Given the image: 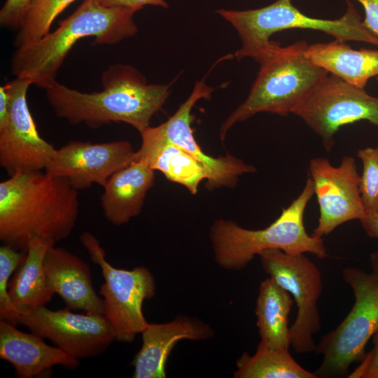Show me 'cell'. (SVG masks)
<instances>
[{
    "label": "cell",
    "mask_w": 378,
    "mask_h": 378,
    "mask_svg": "<svg viewBox=\"0 0 378 378\" xmlns=\"http://www.w3.org/2000/svg\"><path fill=\"white\" fill-rule=\"evenodd\" d=\"M258 256L264 271L296 303L297 316L289 329L291 347L298 354L315 351L313 335L321 326L318 308L322 291L319 269L304 253L293 255L271 248L262 251Z\"/></svg>",
    "instance_id": "9"
},
{
    "label": "cell",
    "mask_w": 378,
    "mask_h": 378,
    "mask_svg": "<svg viewBox=\"0 0 378 378\" xmlns=\"http://www.w3.org/2000/svg\"><path fill=\"white\" fill-rule=\"evenodd\" d=\"M305 55L328 74L356 88H365L369 79L378 76V50H354L335 39L308 45Z\"/></svg>",
    "instance_id": "21"
},
{
    "label": "cell",
    "mask_w": 378,
    "mask_h": 378,
    "mask_svg": "<svg viewBox=\"0 0 378 378\" xmlns=\"http://www.w3.org/2000/svg\"><path fill=\"white\" fill-rule=\"evenodd\" d=\"M34 0H6L0 10L3 27L19 28L22 18Z\"/></svg>",
    "instance_id": "28"
},
{
    "label": "cell",
    "mask_w": 378,
    "mask_h": 378,
    "mask_svg": "<svg viewBox=\"0 0 378 378\" xmlns=\"http://www.w3.org/2000/svg\"><path fill=\"white\" fill-rule=\"evenodd\" d=\"M134 153L125 140L96 144L70 141L57 149L44 171L66 179L78 191L93 184L103 187L113 174L133 161Z\"/></svg>",
    "instance_id": "14"
},
{
    "label": "cell",
    "mask_w": 378,
    "mask_h": 378,
    "mask_svg": "<svg viewBox=\"0 0 378 378\" xmlns=\"http://www.w3.org/2000/svg\"><path fill=\"white\" fill-rule=\"evenodd\" d=\"M136 12L124 7H104L96 0H84L59 27L33 43L16 48L11 58L15 78L27 79L46 89L56 76L69 50L80 39L94 37V43L115 44L134 36L138 28Z\"/></svg>",
    "instance_id": "3"
},
{
    "label": "cell",
    "mask_w": 378,
    "mask_h": 378,
    "mask_svg": "<svg viewBox=\"0 0 378 378\" xmlns=\"http://www.w3.org/2000/svg\"><path fill=\"white\" fill-rule=\"evenodd\" d=\"M293 300L271 277L260 282L255 314L260 342L276 349H289L288 316Z\"/></svg>",
    "instance_id": "23"
},
{
    "label": "cell",
    "mask_w": 378,
    "mask_h": 378,
    "mask_svg": "<svg viewBox=\"0 0 378 378\" xmlns=\"http://www.w3.org/2000/svg\"><path fill=\"white\" fill-rule=\"evenodd\" d=\"M344 15L334 20L309 17L293 4V0H276L258 8L230 10L219 8L217 15L237 31L241 46L234 54L238 59L251 57L259 62L277 42L272 34L289 29L322 31L340 41H357L378 46V37L363 24L355 6L346 0Z\"/></svg>",
    "instance_id": "6"
},
{
    "label": "cell",
    "mask_w": 378,
    "mask_h": 378,
    "mask_svg": "<svg viewBox=\"0 0 378 378\" xmlns=\"http://www.w3.org/2000/svg\"><path fill=\"white\" fill-rule=\"evenodd\" d=\"M18 323L78 360L98 356L116 340L104 315L76 314L66 307L41 306L21 314Z\"/></svg>",
    "instance_id": "11"
},
{
    "label": "cell",
    "mask_w": 378,
    "mask_h": 378,
    "mask_svg": "<svg viewBox=\"0 0 378 378\" xmlns=\"http://www.w3.org/2000/svg\"><path fill=\"white\" fill-rule=\"evenodd\" d=\"M78 190L44 170L16 174L0 183V240L27 252L41 238L53 244L66 238L78 215Z\"/></svg>",
    "instance_id": "1"
},
{
    "label": "cell",
    "mask_w": 378,
    "mask_h": 378,
    "mask_svg": "<svg viewBox=\"0 0 378 378\" xmlns=\"http://www.w3.org/2000/svg\"><path fill=\"white\" fill-rule=\"evenodd\" d=\"M76 0H34L14 40L16 48L33 43L48 32L55 19Z\"/></svg>",
    "instance_id": "25"
},
{
    "label": "cell",
    "mask_w": 378,
    "mask_h": 378,
    "mask_svg": "<svg viewBox=\"0 0 378 378\" xmlns=\"http://www.w3.org/2000/svg\"><path fill=\"white\" fill-rule=\"evenodd\" d=\"M236 366V378H317L294 360L289 349H271L260 342L255 354L244 352Z\"/></svg>",
    "instance_id": "24"
},
{
    "label": "cell",
    "mask_w": 378,
    "mask_h": 378,
    "mask_svg": "<svg viewBox=\"0 0 378 378\" xmlns=\"http://www.w3.org/2000/svg\"><path fill=\"white\" fill-rule=\"evenodd\" d=\"M360 221L369 237L378 239V210L366 213Z\"/></svg>",
    "instance_id": "32"
},
{
    "label": "cell",
    "mask_w": 378,
    "mask_h": 378,
    "mask_svg": "<svg viewBox=\"0 0 378 378\" xmlns=\"http://www.w3.org/2000/svg\"><path fill=\"white\" fill-rule=\"evenodd\" d=\"M370 261L372 273L378 278V248L370 255Z\"/></svg>",
    "instance_id": "34"
},
{
    "label": "cell",
    "mask_w": 378,
    "mask_h": 378,
    "mask_svg": "<svg viewBox=\"0 0 378 378\" xmlns=\"http://www.w3.org/2000/svg\"><path fill=\"white\" fill-rule=\"evenodd\" d=\"M305 41L283 47L279 43L258 62V76L246 100L224 121L219 134L223 140L236 123L267 112L279 115L293 114L329 74L309 59Z\"/></svg>",
    "instance_id": "5"
},
{
    "label": "cell",
    "mask_w": 378,
    "mask_h": 378,
    "mask_svg": "<svg viewBox=\"0 0 378 378\" xmlns=\"http://www.w3.org/2000/svg\"><path fill=\"white\" fill-rule=\"evenodd\" d=\"M0 358L13 365L18 378L41 377L61 365L76 368L79 360L58 346L46 344L44 338L26 333L9 322L0 319Z\"/></svg>",
    "instance_id": "17"
},
{
    "label": "cell",
    "mask_w": 378,
    "mask_h": 378,
    "mask_svg": "<svg viewBox=\"0 0 378 378\" xmlns=\"http://www.w3.org/2000/svg\"><path fill=\"white\" fill-rule=\"evenodd\" d=\"M154 172L146 160H138L110 177L101 196L102 209L108 222L122 225L141 213L147 192L154 185Z\"/></svg>",
    "instance_id": "19"
},
{
    "label": "cell",
    "mask_w": 378,
    "mask_h": 378,
    "mask_svg": "<svg viewBox=\"0 0 378 378\" xmlns=\"http://www.w3.org/2000/svg\"><path fill=\"white\" fill-rule=\"evenodd\" d=\"M104 7H124L135 12L148 5L160 6L163 8L169 7L165 0H96Z\"/></svg>",
    "instance_id": "30"
},
{
    "label": "cell",
    "mask_w": 378,
    "mask_h": 378,
    "mask_svg": "<svg viewBox=\"0 0 378 378\" xmlns=\"http://www.w3.org/2000/svg\"><path fill=\"white\" fill-rule=\"evenodd\" d=\"M10 112V95L6 85L0 87V130L7 123Z\"/></svg>",
    "instance_id": "33"
},
{
    "label": "cell",
    "mask_w": 378,
    "mask_h": 378,
    "mask_svg": "<svg viewBox=\"0 0 378 378\" xmlns=\"http://www.w3.org/2000/svg\"><path fill=\"white\" fill-rule=\"evenodd\" d=\"M141 145L133 161L146 160L151 169L161 172L169 181L185 186L192 195L206 173L203 166L188 152L169 141L158 126L148 127L141 133Z\"/></svg>",
    "instance_id": "20"
},
{
    "label": "cell",
    "mask_w": 378,
    "mask_h": 378,
    "mask_svg": "<svg viewBox=\"0 0 378 378\" xmlns=\"http://www.w3.org/2000/svg\"><path fill=\"white\" fill-rule=\"evenodd\" d=\"M213 91L214 88L203 80L196 81L188 98L158 127L167 139L182 148L203 166L206 173V189L234 188L241 175L255 173L256 168L231 155L215 158L206 154L197 143L190 125L191 111L195 103L210 98Z\"/></svg>",
    "instance_id": "15"
},
{
    "label": "cell",
    "mask_w": 378,
    "mask_h": 378,
    "mask_svg": "<svg viewBox=\"0 0 378 378\" xmlns=\"http://www.w3.org/2000/svg\"><path fill=\"white\" fill-rule=\"evenodd\" d=\"M50 245L55 244L38 237L32 239L24 260L9 281L8 295L20 316L46 305L55 294L44 267L45 256Z\"/></svg>",
    "instance_id": "22"
},
{
    "label": "cell",
    "mask_w": 378,
    "mask_h": 378,
    "mask_svg": "<svg viewBox=\"0 0 378 378\" xmlns=\"http://www.w3.org/2000/svg\"><path fill=\"white\" fill-rule=\"evenodd\" d=\"M293 114L320 136L330 152L340 127L360 120L378 127V98L329 74Z\"/></svg>",
    "instance_id": "10"
},
{
    "label": "cell",
    "mask_w": 378,
    "mask_h": 378,
    "mask_svg": "<svg viewBox=\"0 0 378 378\" xmlns=\"http://www.w3.org/2000/svg\"><path fill=\"white\" fill-rule=\"evenodd\" d=\"M27 79L15 78L6 84L10 95L7 123L0 130V166L9 176L45 170L57 149L38 134L29 111Z\"/></svg>",
    "instance_id": "12"
},
{
    "label": "cell",
    "mask_w": 378,
    "mask_h": 378,
    "mask_svg": "<svg viewBox=\"0 0 378 378\" xmlns=\"http://www.w3.org/2000/svg\"><path fill=\"white\" fill-rule=\"evenodd\" d=\"M103 90L90 93L69 88L57 81L46 89L56 116L71 124L98 128L122 122L141 134L171 93L170 85L148 84L134 67L115 64L102 76Z\"/></svg>",
    "instance_id": "2"
},
{
    "label": "cell",
    "mask_w": 378,
    "mask_h": 378,
    "mask_svg": "<svg viewBox=\"0 0 378 378\" xmlns=\"http://www.w3.org/2000/svg\"><path fill=\"white\" fill-rule=\"evenodd\" d=\"M372 337V349L365 354L360 365L348 374V378H378V330Z\"/></svg>",
    "instance_id": "29"
},
{
    "label": "cell",
    "mask_w": 378,
    "mask_h": 378,
    "mask_svg": "<svg viewBox=\"0 0 378 378\" xmlns=\"http://www.w3.org/2000/svg\"><path fill=\"white\" fill-rule=\"evenodd\" d=\"M342 277L353 290L355 302L341 323L316 345L315 352L323 356L314 372L317 378L347 377L350 365L362 360L368 340L378 330V278L356 267L344 268Z\"/></svg>",
    "instance_id": "7"
},
{
    "label": "cell",
    "mask_w": 378,
    "mask_h": 378,
    "mask_svg": "<svg viewBox=\"0 0 378 378\" xmlns=\"http://www.w3.org/2000/svg\"><path fill=\"white\" fill-rule=\"evenodd\" d=\"M365 11L364 25L378 37V0H356Z\"/></svg>",
    "instance_id": "31"
},
{
    "label": "cell",
    "mask_w": 378,
    "mask_h": 378,
    "mask_svg": "<svg viewBox=\"0 0 378 378\" xmlns=\"http://www.w3.org/2000/svg\"><path fill=\"white\" fill-rule=\"evenodd\" d=\"M80 241L88 251L92 261L99 265L104 283V315L111 324L117 341L132 342L137 334L148 326L143 313L145 300L153 298L156 292L153 274L144 267L127 270L113 267L105 258L104 249L90 233L80 235Z\"/></svg>",
    "instance_id": "8"
},
{
    "label": "cell",
    "mask_w": 378,
    "mask_h": 378,
    "mask_svg": "<svg viewBox=\"0 0 378 378\" xmlns=\"http://www.w3.org/2000/svg\"><path fill=\"white\" fill-rule=\"evenodd\" d=\"M358 158L363 169L360 176L359 190L365 213L378 210V145L359 149Z\"/></svg>",
    "instance_id": "27"
},
{
    "label": "cell",
    "mask_w": 378,
    "mask_h": 378,
    "mask_svg": "<svg viewBox=\"0 0 378 378\" xmlns=\"http://www.w3.org/2000/svg\"><path fill=\"white\" fill-rule=\"evenodd\" d=\"M44 267L50 287L69 309L104 315V300L94 289L89 265L77 255L50 245Z\"/></svg>",
    "instance_id": "18"
},
{
    "label": "cell",
    "mask_w": 378,
    "mask_h": 378,
    "mask_svg": "<svg viewBox=\"0 0 378 378\" xmlns=\"http://www.w3.org/2000/svg\"><path fill=\"white\" fill-rule=\"evenodd\" d=\"M26 253L6 244L0 247V319L15 326L20 314L10 299L8 286L10 276L23 262Z\"/></svg>",
    "instance_id": "26"
},
{
    "label": "cell",
    "mask_w": 378,
    "mask_h": 378,
    "mask_svg": "<svg viewBox=\"0 0 378 378\" xmlns=\"http://www.w3.org/2000/svg\"><path fill=\"white\" fill-rule=\"evenodd\" d=\"M314 194L313 183L308 175L298 197L263 229L249 230L232 220H216L211 227L210 238L217 265L227 270H240L255 255L271 248L293 255L309 253L326 258L328 253L323 238L309 235L304 225V211Z\"/></svg>",
    "instance_id": "4"
},
{
    "label": "cell",
    "mask_w": 378,
    "mask_h": 378,
    "mask_svg": "<svg viewBox=\"0 0 378 378\" xmlns=\"http://www.w3.org/2000/svg\"><path fill=\"white\" fill-rule=\"evenodd\" d=\"M309 176L320 211L312 235L322 237L339 225L360 220L365 216L359 190L360 176L353 157L344 156L337 167L325 158H313L309 162Z\"/></svg>",
    "instance_id": "13"
},
{
    "label": "cell",
    "mask_w": 378,
    "mask_h": 378,
    "mask_svg": "<svg viewBox=\"0 0 378 378\" xmlns=\"http://www.w3.org/2000/svg\"><path fill=\"white\" fill-rule=\"evenodd\" d=\"M141 334V347L132 363V377L165 378L168 357L178 342L206 340L214 335V330L199 319L178 316L167 323H149Z\"/></svg>",
    "instance_id": "16"
}]
</instances>
